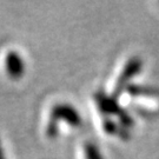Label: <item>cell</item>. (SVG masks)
I'll return each mask as SVG.
<instances>
[{"label":"cell","instance_id":"1","mask_svg":"<svg viewBox=\"0 0 159 159\" xmlns=\"http://www.w3.org/2000/svg\"><path fill=\"white\" fill-rule=\"evenodd\" d=\"M59 121H65L72 127H78L81 125V117L75 107L67 102L54 105L51 110L48 124L46 127V134L50 138H54L58 134Z\"/></svg>","mask_w":159,"mask_h":159},{"label":"cell","instance_id":"5","mask_svg":"<svg viewBox=\"0 0 159 159\" xmlns=\"http://www.w3.org/2000/svg\"><path fill=\"white\" fill-rule=\"evenodd\" d=\"M0 159H7L5 151H4V148H2V144H1V139H0Z\"/></svg>","mask_w":159,"mask_h":159},{"label":"cell","instance_id":"3","mask_svg":"<svg viewBox=\"0 0 159 159\" xmlns=\"http://www.w3.org/2000/svg\"><path fill=\"white\" fill-rule=\"evenodd\" d=\"M140 68H142V61L138 59V58H133V59H131L129 64L126 65V67L124 68V71L121 72V75L119 77V80H118V83H117V91H120L124 85H125L126 83L131 80L133 78V75L137 74L139 71H140Z\"/></svg>","mask_w":159,"mask_h":159},{"label":"cell","instance_id":"2","mask_svg":"<svg viewBox=\"0 0 159 159\" xmlns=\"http://www.w3.org/2000/svg\"><path fill=\"white\" fill-rule=\"evenodd\" d=\"M5 70L8 77L14 80L20 79L25 74L26 64L21 54L17 51H8L5 57Z\"/></svg>","mask_w":159,"mask_h":159},{"label":"cell","instance_id":"4","mask_svg":"<svg viewBox=\"0 0 159 159\" xmlns=\"http://www.w3.org/2000/svg\"><path fill=\"white\" fill-rule=\"evenodd\" d=\"M84 150H85V159H104L99 148L92 143H87Z\"/></svg>","mask_w":159,"mask_h":159}]
</instances>
